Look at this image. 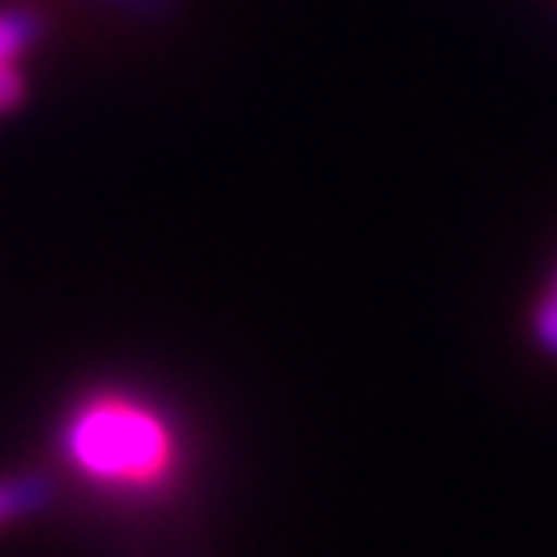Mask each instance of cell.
Here are the masks:
<instances>
[{"label":"cell","instance_id":"6da1fadb","mask_svg":"<svg viewBox=\"0 0 557 557\" xmlns=\"http://www.w3.org/2000/svg\"><path fill=\"white\" fill-rule=\"evenodd\" d=\"M166 430L151 410L121 399L82 407L66 426V453L97 480H151L166 461Z\"/></svg>","mask_w":557,"mask_h":557},{"label":"cell","instance_id":"7a4b0ae2","mask_svg":"<svg viewBox=\"0 0 557 557\" xmlns=\"http://www.w3.org/2000/svg\"><path fill=\"white\" fill-rule=\"evenodd\" d=\"M44 35V16L32 4H4L0 9V101L4 113L16 109L27 97V78L16 66L20 54H27Z\"/></svg>","mask_w":557,"mask_h":557},{"label":"cell","instance_id":"3957f363","mask_svg":"<svg viewBox=\"0 0 557 557\" xmlns=\"http://www.w3.org/2000/svg\"><path fill=\"white\" fill-rule=\"evenodd\" d=\"M54 496V487L47 476L32 472V476H9L0 480V522L20 519V515H32L39 507H47Z\"/></svg>","mask_w":557,"mask_h":557},{"label":"cell","instance_id":"277c9868","mask_svg":"<svg viewBox=\"0 0 557 557\" xmlns=\"http://www.w3.org/2000/svg\"><path fill=\"white\" fill-rule=\"evenodd\" d=\"M89 4L113 9L128 20H139V24H171L183 16V0H89Z\"/></svg>","mask_w":557,"mask_h":557},{"label":"cell","instance_id":"5b68a950","mask_svg":"<svg viewBox=\"0 0 557 557\" xmlns=\"http://www.w3.org/2000/svg\"><path fill=\"white\" fill-rule=\"evenodd\" d=\"M531 333H534V345H539L546 357H557V290L534 306Z\"/></svg>","mask_w":557,"mask_h":557},{"label":"cell","instance_id":"8992f818","mask_svg":"<svg viewBox=\"0 0 557 557\" xmlns=\"http://www.w3.org/2000/svg\"><path fill=\"white\" fill-rule=\"evenodd\" d=\"M0 113H4V101H0Z\"/></svg>","mask_w":557,"mask_h":557},{"label":"cell","instance_id":"52a82bcc","mask_svg":"<svg viewBox=\"0 0 557 557\" xmlns=\"http://www.w3.org/2000/svg\"><path fill=\"white\" fill-rule=\"evenodd\" d=\"M554 290H557V283H554Z\"/></svg>","mask_w":557,"mask_h":557}]
</instances>
